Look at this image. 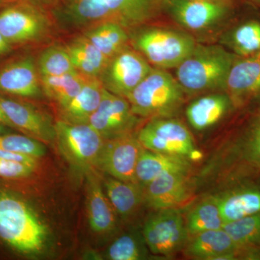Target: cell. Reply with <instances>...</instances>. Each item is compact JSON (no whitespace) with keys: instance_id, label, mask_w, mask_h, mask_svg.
I'll use <instances>...</instances> for the list:
<instances>
[{"instance_id":"1","label":"cell","mask_w":260,"mask_h":260,"mask_svg":"<svg viewBox=\"0 0 260 260\" xmlns=\"http://www.w3.org/2000/svg\"><path fill=\"white\" fill-rule=\"evenodd\" d=\"M47 229L30 205L9 190L0 189V240L25 255L44 249Z\"/></svg>"},{"instance_id":"2","label":"cell","mask_w":260,"mask_h":260,"mask_svg":"<svg viewBox=\"0 0 260 260\" xmlns=\"http://www.w3.org/2000/svg\"><path fill=\"white\" fill-rule=\"evenodd\" d=\"M162 8L160 0H70L64 13L79 25L109 22L127 30L150 21Z\"/></svg>"},{"instance_id":"3","label":"cell","mask_w":260,"mask_h":260,"mask_svg":"<svg viewBox=\"0 0 260 260\" xmlns=\"http://www.w3.org/2000/svg\"><path fill=\"white\" fill-rule=\"evenodd\" d=\"M237 57L221 46L197 44L191 54L176 68V79L187 93L223 90Z\"/></svg>"},{"instance_id":"4","label":"cell","mask_w":260,"mask_h":260,"mask_svg":"<svg viewBox=\"0 0 260 260\" xmlns=\"http://www.w3.org/2000/svg\"><path fill=\"white\" fill-rule=\"evenodd\" d=\"M185 92L167 70L154 68L126 97L138 117H172L179 110Z\"/></svg>"},{"instance_id":"5","label":"cell","mask_w":260,"mask_h":260,"mask_svg":"<svg viewBox=\"0 0 260 260\" xmlns=\"http://www.w3.org/2000/svg\"><path fill=\"white\" fill-rule=\"evenodd\" d=\"M196 44L189 34L164 28L145 29L134 39L135 49L153 68L165 70L177 68Z\"/></svg>"},{"instance_id":"6","label":"cell","mask_w":260,"mask_h":260,"mask_svg":"<svg viewBox=\"0 0 260 260\" xmlns=\"http://www.w3.org/2000/svg\"><path fill=\"white\" fill-rule=\"evenodd\" d=\"M56 139L61 153L76 169L88 173L96 165L104 140L89 124L61 120L55 124Z\"/></svg>"},{"instance_id":"7","label":"cell","mask_w":260,"mask_h":260,"mask_svg":"<svg viewBox=\"0 0 260 260\" xmlns=\"http://www.w3.org/2000/svg\"><path fill=\"white\" fill-rule=\"evenodd\" d=\"M143 229L145 244L154 254L169 256L182 249L188 234L186 221L179 208L157 210Z\"/></svg>"},{"instance_id":"8","label":"cell","mask_w":260,"mask_h":260,"mask_svg":"<svg viewBox=\"0 0 260 260\" xmlns=\"http://www.w3.org/2000/svg\"><path fill=\"white\" fill-rule=\"evenodd\" d=\"M138 139L143 148L158 153L191 157L194 143L189 130L180 121L171 117L150 119L140 130Z\"/></svg>"},{"instance_id":"9","label":"cell","mask_w":260,"mask_h":260,"mask_svg":"<svg viewBox=\"0 0 260 260\" xmlns=\"http://www.w3.org/2000/svg\"><path fill=\"white\" fill-rule=\"evenodd\" d=\"M153 68L139 51L126 47L109 59L99 80L108 91L126 99Z\"/></svg>"},{"instance_id":"10","label":"cell","mask_w":260,"mask_h":260,"mask_svg":"<svg viewBox=\"0 0 260 260\" xmlns=\"http://www.w3.org/2000/svg\"><path fill=\"white\" fill-rule=\"evenodd\" d=\"M234 0H169L162 6L181 26L193 31L212 28L232 14Z\"/></svg>"},{"instance_id":"11","label":"cell","mask_w":260,"mask_h":260,"mask_svg":"<svg viewBox=\"0 0 260 260\" xmlns=\"http://www.w3.org/2000/svg\"><path fill=\"white\" fill-rule=\"evenodd\" d=\"M143 148L133 133L105 140L95 167L119 180L138 182L135 172Z\"/></svg>"},{"instance_id":"12","label":"cell","mask_w":260,"mask_h":260,"mask_svg":"<svg viewBox=\"0 0 260 260\" xmlns=\"http://www.w3.org/2000/svg\"><path fill=\"white\" fill-rule=\"evenodd\" d=\"M138 122L139 117L132 111L127 99L104 88L102 102L88 124L108 140L133 133Z\"/></svg>"},{"instance_id":"13","label":"cell","mask_w":260,"mask_h":260,"mask_svg":"<svg viewBox=\"0 0 260 260\" xmlns=\"http://www.w3.org/2000/svg\"><path fill=\"white\" fill-rule=\"evenodd\" d=\"M36 5H15L0 12V32L10 43L35 41L47 30L45 15Z\"/></svg>"},{"instance_id":"14","label":"cell","mask_w":260,"mask_h":260,"mask_svg":"<svg viewBox=\"0 0 260 260\" xmlns=\"http://www.w3.org/2000/svg\"><path fill=\"white\" fill-rule=\"evenodd\" d=\"M188 174L166 173L145 186L144 202L156 210L179 208L192 195Z\"/></svg>"},{"instance_id":"15","label":"cell","mask_w":260,"mask_h":260,"mask_svg":"<svg viewBox=\"0 0 260 260\" xmlns=\"http://www.w3.org/2000/svg\"><path fill=\"white\" fill-rule=\"evenodd\" d=\"M0 104L15 129L41 142L56 139L55 124L32 106L3 95H0Z\"/></svg>"},{"instance_id":"16","label":"cell","mask_w":260,"mask_h":260,"mask_svg":"<svg viewBox=\"0 0 260 260\" xmlns=\"http://www.w3.org/2000/svg\"><path fill=\"white\" fill-rule=\"evenodd\" d=\"M223 90L236 104L259 95L260 52L237 56L229 70Z\"/></svg>"},{"instance_id":"17","label":"cell","mask_w":260,"mask_h":260,"mask_svg":"<svg viewBox=\"0 0 260 260\" xmlns=\"http://www.w3.org/2000/svg\"><path fill=\"white\" fill-rule=\"evenodd\" d=\"M30 56L13 61L0 69V91L25 98L40 96L41 78Z\"/></svg>"},{"instance_id":"18","label":"cell","mask_w":260,"mask_h":260,"mask_svg":"<svg viewBox=\"0 0 260 260\" xmlns=\"http://www.w3.org/2000/svg\"><path fill=\"white\" fill-rule=\"evenodd\" d=\"M185 251L186 255L200 259H234L242 253L223 229L192 236Z\"/></svg>"},{"instance_id":"19","label":"cell","mask_w":260,"mask_h":260,"mask_svg":"<svg viewBox=\"0 0 260 260\" xmlns=\"http://www.w3.org/2000/svg\"><path fill=\"white\" fill-rule=\"evenodd\" d=\"M87 210L89 225L93 232L106 234L113 232L116 225V212L100 181L91 171L87 173Z\"/></svg>"},{"instance_id":"20","label":"cell","mask_w":260,"mask_h":260,"mask_svg":"<svg viewBox=\"0 0 260 260\" xmlns=\"http://www.w3.org/2000/svg\"><path fill=\"white\" fill-rule=\"evenodd\" d=\"M190 170V162L186 157L143 148L137 164L135 174L137 181L145 186L166 173L188 174Z\"/></svg>"},{"instance_id":"21","label":"cell","mask_w":260,"mask_h":260,"mask_svg":"<svg viewBox=\"0 0 260 260\" xmlns=\"http://www.w3.org/2000/svg\"><path fill=\"white\" fill-rule=\"evenodd\" d=\"M227 93H213L196 99L186 111V118L194 129L202 131L223 119L232 106Z\"/></svg>"},{"instance_id":"22","label":"cell","mask_w":260,"mask_h":260,"mask_svg":"<svg viewBox=\"0 0 260 260\" xmlns=\"http://www.w3.org/2000/svg\"><path fill=\"white\" fill-rule=\"evenodd\" d=\"M104 87L98 78L88 77L79 93L61 108L64 121L74 124H88L90 116L99 107Z\"/></svg>"},{"instance_id":"23","label":"cell","mask_w":260,"mask_h":260,"mask_svg":"<svg viewBox=\"0 0 260 260\" xmlns=\"http://www.w3.org/2000/svg\"><path fill=\"white\" fill-rule=\"evenodd\" d=\"M104 187L116 214L122 218L133 216L144 202L145 186L140 183L109 177L104 181Z\"/></svg>"},{"instance_id":"24","label":"cell","mask_w":260,"mask_h":260,"mask_svg":"<svg viewBox=\"0 0 260 260\" xmlns=\"http://www.w3.org/2000/svg\"><path fill=\"white\" fill-rule=\"evenodd\" d=\"M224 223L260 212V189L243 186L216 198Z\"/></svg>"},{"instance_id":"25","label":"cell","mask_w":260,"mask_h":260,"mask_svg":"<svg viewBox=\"0 0 260 260\" xmlns=\"http://www.w3.org/2000/svg\"><path fill=\"white\" fill-rule=\"evenodd\" d=\"M66 49L75 70L87 77L99 78L109 61L85 36L70 42Z\"/></svg>"},{"instance_id":"26","label":"cell","mask_w":260,"mask_h":260,"mask_svg":"<svg viewBox=\"0 0 260 260\" xmlns=\"http://www.w3.org/2000/svg\"><path fill=\"white\" fill-rule=\"evenodd\" d=\"M40 78L43 91L62 108L79 93L88 77L75 70L58 76Z\"/></svg>"},{"instance_id":"27","label":"cell","mask_w":260,"mask_h":260,"mask_svg":"<svg viewBox=\"0 0 260 260\" xmlns=\"http://www.w3.org/2000/svg\"><path fill=\"white\" fill-rule=\"evenodd\" d=\"M84 36L109 59L126 47L129 40L125 28L109 22L98 23Z\"/></svg>"},{"instance_id":"28","label":"cell","mask_w":260,"mask_h":260,"mask_svg":"<svg viewBox=\"0 0 260 260\" xmlns=\"http://www.w3.org/2000/svg\"><path fill=\"white\" fill-rule=\"evenodd\" d=\"M224 223L216 198L203 200L194 205L186 220V230L191 236L206 231L223 229Z\"/></svg>"},{"instance_id":"29","label":"cell","mask_w":260,"mask_h":260,"mask_svg":"<svg viewBox=\"0 0 260 260\" xmlns=\"http://www.w3.org/2000/svg\"><path fill=\"white\" fill-rule=\"evenodd\" d=\"M223 229L242 252L260 245V212L224 223Z\"/></svg>"},{"instance_id":"30","label":"cell","mask_w":260,"mask_h":260,"mask_svg":"<svg viewBox=\"0 0 260 260\" xmlns=\"http://www.w3.org/2000/svg\"><path fill=\"white\" fill-rule=\"evenodd\" d=\"M229 47L238 56H247L260 52V23L249 20L239 25L229 39Z\"/></svg>"},{"instance_id":"31","label":"cell","mask_w":260,"mask_h":260,"mask_svg":"<svg viewBox=\"0 0 260 260\" xmlns=\"http://www.w3.org/2000/svg\"><path fill=\"white\" fill-rule=\"evenodd\" d=\"M38 71L41 77H53L75 71L66 48L54 46L45 49L38 61Z\"/></svg>"},{"instance_id":"32","label":"cell","mask_w":260,"mask_h":260,"mask_svg":"<svg viewBox=\"0 0 260 260\" xmlns=\"http://www.w3.org/2000/svg\"><path fill=\"white\" fill-rule=\"evenodd\" d=\"M0 149L39 159L46 153L42 142L28 135L5 133L0 135Z\"/></svg>"},{"instance_id":"33","label":"cell","mask_w":260,"mask_h":260,"mask_svg":"<svg viewBox=\"0 0 260 260\" xmlns=\"http://www.w3.org/2000/svg\"><path fill=\"white\" fill-rule=\"evenodd\" d=\"M108 259L112 260H139L146 256L144 246L133 234H125L116 239L108 249Z\"/></svg>"},{"instance_id":"34","label":"cell","mask_w":260,"mask_h":260,"mask_svg":"<svg viewBox=\"0 0 260 260\" xmlns=\"http://www.w3.org/2000/svg\"><path fill=\"white\" fill-rule=\"evenodd\" d=\"M241 154L246 165L260 169V115L248 130L241 147Z\"/></svg>"},{"instance_id":"35","label":"cell","mask_w":260,"mask_h":260,"mask_svg":"<svg viewBox=\"0 0 260 260\" xmlns=\"http://www.w3.org/2000/svg\"><path fill=\"white\" fill-rule=\"evenodd\" d=\"M36 167L25 162L0 158V177L9 179L28 177L35 171Z\"/></svg>"},{"instance_id":"36","label":"cell","mask_w":260,"mask_h":260,"mask_svg":"<svg viewBox=\"0 0 260 260\" xmlns=\"http://www.w3.org/2000/svg\"><path fill=\"white\" fill-rule=\"evenodd\" d=\"M11 44L0 32V56L4 55L11 51Z\"/></svg>"},{"instance_id":"37","label":"cell","mask_w":260,"mask_h":260,"mask_svg":"<svg viewBox=\"0 0 260 260\" xmlns=\"http://www.w3.org/2000/svg\"><path fill=\"white\" fill-rule=\"evenodd\" d=\"M0 124L8 126L10 129H15L14 126L13 125L8 116H6L4 110H3V107H2L1 104H0Z\"/></svg>"},{"instance_id":"38","label":"cell","mask_w":260,"mask_h":260,"mask_svg":"<svg viewBox=\"0 0 260 260\" xmlns=\"http://www.w3.org/2000/svg\"><path fill=\"white\" fill-rule=\"evenodd\" d=\"M30 4L34 5H38V6H41V5H48L50 3L51 0H26Z\"/></svg>"},{"instance_id":"39","label":"cell","mask_w":260,"mask_h":260,"mask_svg":"<svg viewBox=\"0 0 260 260\" xmlns=\"http://www.w3.org/2000/svg\"><path fill=\"white\" fill-rule=\"evenodd\" d=\"M9 129L10 128L8 126L2 125L0 124V135L5 134V133H9Z\"/></svg>"},{"instance_id":"40","label":"cell","mask_w":260,"mask_h":260,"mask_svg":"<svg viewBox=\"0 0 260 260\" xmlns=\"http://www.w3.org/2000/svg\"><path fill=\"white\" fill-rule=\"evenodd\" d=\"M248 1L251 2V3L256 5V6L260 7V0H248Z\"/></svg>"},{"instance_id":"41","label":"cell","mask_w":260,"mask_h":260,"mask_svg":"<svg viewBox=\"0 0 260 260\" xmlns=\"http://www.w3.org/2000/svg\"><path fill=\"white\" fill-rule=\"evenodd\" d=\"M12 1V0H0V4H3V3H8V2Z\"/></svg>"},{"instance_id":"42","label":"cell","mask_w":260,"mask_h":260,"mask_svg":"<svg viewBox=\"0 0 260 260\" xmlns=\"http://www.w3.org/2000/svg\"><path fill=\"white\" fill-rule=\"evenodd\" d=\"M160 1L162 2V5H164V3H165V2L169 1V0H160Z\"/></svg>"}]
</instances>
